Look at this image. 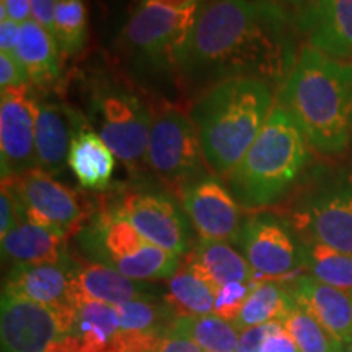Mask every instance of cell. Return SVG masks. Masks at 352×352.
<instances>
[{
    "label": "cell",
    "instance_id": "20",
    "mask_svg": "<svg viewBox=\"0 0 352 352\" xmlns=\"http://www.w3.org/2000/svg\"><path fill=\"white\" fill-rule=\"evenodd\" d=\"M300 23L315 50L334 59L352 57V0H314Z\"/></svg>",
    "mask_w": 352,
    "mask_h": 352
},
{
    "label": "cell",
    "instance_id": "42",
    "mask_svg": "<svg viewBox=\"0 0 352 352\" xmlns=\"http://www.w3.org/2000/svg\"><path fill=\"white\" fill-rule=\"evenodd\" d=\"M140 2H142V0H140ZM144 2H152L157 3V6L173 8V10H186V8L197 6L201 0H144Z\"/></svg>",
    "mask_w": 352,
    "mask_h": 352
},
{
    "label": "cell",
    "instance_id": "32",
    "mask_svg": "<svg viewBox=\"0 0 352 352\" xmlns=\"http://www.w3.org/2000/svg\"><path fill=\"white\" fill-rule=\"evenodd\" d=\"M300 352H342V342L329 334L300 307H294L283 321Z\"/></svg>",
    "mask_w": 352,
    "mask_h": 352
},
{
    "label": "cell",
    "instance_id": "41",
    "mask_svg": "<svg viewBox=\"0 0 352 352\" xmlns=\"http://www.w3.org/2000/svg\"><path fill=\"white\" fill-rule=\"evenodd\" d=\"M21 25L10 19L0 20V50L8 54H15L20 41Z\"/></svg>",
    "mask_w": 352,
    "mask_h": 352
},
{
    "label": "cell",
    "instance_id": "29",
    "mask_svg": "<svg viewBox=\"0 0 352 352\" xmlns=\"http://www.w3.org/2000/svg\"><path fill=\"white\" fill-rule=\"evenodd\" d=\"M303 267L320 283L342 290H352V254L320 243H305Z\"/></svg>",
    "mask_w": 352,
    "mask_h": 352
},
{
    "label": "cell",
    "instance_id": "1",
    "mask_svg": "<svg viewBox=\"0 0 352 352\" xmlns=\"http://www.w3.org/2000/svg\"><path fill=\"white\" fill-rule=\"evenodd\" d=\"M296 63L292 23L274 0H201L178 76L204 91L230 78L274 88Z\"/></svg>",
    "mask_w": 352,
    "mask_h": 352
},
{
    "label": "cell",
    "instance_id": "39",
    "mask_svg": "<svg viewBox=\"0 0 352 352\" xmlns=\"http://www.w3.org/2000/svg\"><path fill=\"white\" fill-rule=\"evenodd\" d=\"M57 0H32V15L33 20L47 30L52 34L54 32V16H56Z\"/></svg>",
    "mask_w": 352,
    "mask_h": 352
},
{
    "label": "cell",
    "instance_id": "15",
    "mask_svg": "<svg viewBox=\"0 0 352 352\" xmlns=\"http://www.w3.org/2000/svg\"><path fill=\"white\" fill-rule=\"evenodd\" d=\"M294 226L308 239L352 254V186L321 192L294 215Z\"/></svg>",
    "mask_w": 352,
    "mask_h": 352
},
{
    "label": "cell",
    "instance_id": "26",
    "mask_svg": "<svg viewBox=\"0 0 352 352\" xmlns=\"http://www.w3.org/2000/svg\"><path fill=\"white\" fill-rule=\"evenodd\" d=\"M294 307H296V302L290 296L287 283L284 280L277 283L270 279L256 280L241 308V314L232 324L239 331H243L246 328L259 327V324L272 323V321L283 323Z\"/></svg>",
    "mask_w": 352,
    "mask_h": 352
},
{
    "label": "cell",
    "instance_id": "24",
    "mask_svg": "<svg viewBox=\"0 0 352 352\" xmlns=\"http://www.w3.org/2000/svg\"><path fill=\"white\" fill-rule=\"evenodd\" d=\"M67 166L82 188L103 191L113 179L116 155L91 127H85L70 144Z\"/></svg>",
    "mask_w": 352,
    "mask_h": 352
},
{
    "label": "cell",
    "instance_id": "3",
    "mask_svg": "<svg viewBox=\"0 0 352 352\" xmlns=\"http://www.w3.org/2000/svg\"><path fill=\"white\" fill-rule=\"evenodd\" d=\"M272 87L256 78H230L204 91L191 109L204 162L214 173L239 165L271 116Z\"/></svg>",
    "mask_w": 352,
    "mask_h": 352
},
{
    "label": "cell",
    "instance_id": "14",
    "mask_svg": "<svg viewBox=\"0 0 352 352\" xmlns=\"http://www.w3.org/2000/svg\"><path fill=\"white\" fill-rule=\"evenodd\" d=\"M183 206L201 239L239 243L241 214L239 202L215 176H201L183 189Z\"/></svg>",
    "mask_w": 352,
    "mask_h": 352
},
{
    "label": "cell",
    "instance_id": "13",
    "mask_svg": "<svg viewBox=\"0 0 352 352\" xmlns=\"http://www.w3.org/2000/svg\"><path fill=\"white\" fill-rule=\"evenodd\" d=\"M63 334L59 308L41 305L2 290L0 342L2 352H47Z\"/></svg>",
    "mask_w": 352,
    "mask_h": 352
},
{
    "label": "cell",
    "instance_id": "9",
    "mask_svg": "<svg viewBox=\"0 0 352 352\" xmlns=\"http://www.w3.org/2000/svg\"><path fill=\"white\" fill-rule=\"evenodd\" d=\"M2 183H7L19 197L23 217L28 222L69 236L80 230L87 219L85 206L77 192L39 168L21 176L2 178Z\"/></svg>",
    "mask_w": 352,
    "mask_h": 352
},
{
    "label": "cell",
    "instance_id": "40",
    "mask_svg": "<svg viewBox=\"0 0 352 352\" xmlns=\"http://www.w3.org/2000/svg\"><path fill=\"white\" fill-rule=\"evenodd\" d=\"M259 352H300L292 336L285 331L284 324L272 336L267 338Z\"/></svg>",
    "mask_w": 352,
    "mask_h": 352
},
{
    "label": "cell",
    "instance_id": "30",
    "mask_svg": "<svg viewBox=\"0 0 352 352\" xmlns=\"http://www.w3.org/2000/svg\"><path fill=\"white\" fill-rule=\"evenodd\" d=\"M52 36L63 54H80L88 41V10L85 0H57Z\"/></svg>",
    "mask_w": 352,
    "mask_h": 352
},
{
    "label": "cell",
    "instance_id": "16",
    "mask_svg": "<svg viewBox=\"0 0 352 352\" xmlns=\"http://www.w3.org/2000/svg\"><path fill=\"white\" fill-rule=\"evenodd\" d=\"M91 127L87 116L67 104L43 101L36 118V168L56 176L67 165L70 144L78 131Z\"/></svg>",
    "mask_w": 352,
    "mask_h": 352
},
{
    "label": "cell",
    "instance_id": "38",
    "mask_svg": "<svg viewBox=\"0 0 352 352\" xmlns=\"http://www.w3.org/2000/svg\"><path fill=\"white\" fill-rule=\"evenodd\" d=\"M32 0H0V20L10 19L23 25L32 20Z\"/></svg>",
    "mask_w": 352,
    "mask_h": 352
},
{
    "label": "cell",
    "instance_id": "22",
    "mask_svg": "<svg viewBox=\"0 0 352 352\" xmlns=\"http://www.w3.org/2000/svg\"><path fill=\"white\" fill-rule=\"evenodd\" d=\"M186 264L214 289V292L232 283L252 284L258 280L243 254L226 241L201 239L186 258Z\"/></svg>",
    "mask_w": 352,
    "mask_h": 352
},
{
    "label": "cell",
    "instance_id": "37",
    "mask_svg": "<svg viewBox=\"0 0 352 352\" xmlns=\"http://www.w3.org/2000/svg\"><path fill=\"white\" fill-rule=\"evenodd\" d=\"M153 352H204L189 338L168 328Z\"/></svg>",
    "mask_w": 352,
    "mask_h": 352
},
{
    "label": "cell",
    "instance_id": "7",
    "mask_svg": "<svg viewBox=\"0 0 352 352\" xmlns=\"http://www.w3.org/2000/svg\"><path fill=\"white\" fill-rule=\"evenodd\" d=\"M87 120L116 158L129 170L147 164L153 116L132 91L113 83H98L88 100Z\"/></svg>",
    "mask_w": 352,
    "mask_h": 352
},
{
    "label": "cell",
    "instance_id": "2",
    "mask_svg": "<svg viewBox=\"0 0 352 352\" xmlns=\"http://www.w3.org/2000/svg\"><path fill=\"white\" fill-rule=\"evenodd\" d=\"M307 142L340 155L352 142V64L305 46L279 91Z\"/></svg>",
    "mask_w": 352,
    "mask_h": 352
},
{
    "label": "cell",
    "instance_id": "43",
    "mask_svg": "<svg viewBox=\"0 0 352 352\" xmlns=\"http://www.w3.org/2000/svg\"><path fill=\"white\" fill-rule=\"evenodd\" d=\"M103 2L107 3L108 7H111V8H122V7L131 6V3L134 2V0H103Z\"/></svg>",
    "mask_w": 352,
    "mask_h": 352
},
{
    "label": "cell",
    "instance_id": "5",
    "mask_svg": "<svg viewBox=\"0 0 352 352\" xmlns=\"http://www.w3.org/2000/svg\"><path fill=\"white\" fill-rule=\"evenodd\" d=\"M82 243L100 264L139 283L171 279L182 267L176 254L148 243L114 209L98 214L90 227L83 228Z\"/></svg>",
    "mask_w": 352,
    "mask_h": 352
},
{
    "label": "cell",
    "instance_id": "8",
    "mask_svg": "<svg viewBox=\"0 0 352 352\" xmlns=\"http://www.w3.org/2000/svg\"><path fill=\"white\" fill-rule=\"evenodd\" d=\"M199 134L191 116L176 108L153 114L147 147V165L166 186L183 189L204 176Z\"/></svg>",
    "mask_w": 352,
    "mask_h": 352
},
{
    "label": "cell",
    "instance_id": "35",
    "mask_svg": "<svg viewBox=\"0 0 352 352\" xmlns=\"http://www.w3.org/2000/svg\"><path fill=\"white\" fill-rule=\"evenodd\" d=\"M30 85L28 74L15 54L2 52L0 54V87L2 90Z\"/></svg>",
    "mask_w": 352,
    "mask_h": 352
},
{
    "label": "cell",
    "instance_id": "25",
    "mask_svg": "<svg viewBox=\"0 0 352 352\" xmlns=\"http://www.w3.org/2000/svg\"><path fill=\"white\" fill-rule=\"evenodd\" d=\"M15 56L33 85L47 87L59 80L60 63L56 39L33 19L21 25Z\"/></svg>",
    "mask_w": 352,
    "mask_h": 352
},
{
    "label": "cell",
    "instance_id": "45",
    "mask_svg": "<svg viewBox=\"0 0 352 352\" xmlns=\"http://www.w3.org/2000/svg\"><path fill=\"white\" fill-rule=\"evenodd\" d=\"M342 352H352V342H347V344H342Z\"/></svg>",
    "mask_w": 352,
    "mask_h": 352
},
{
    "label": "cell",
    "instance_id": "44",
    "mask_svg": "<svg viewBox=\"0 0 352 352\" xmlns=\"http://www.w3.org/2000/svg\"><path fill=\"white\" fill-rule=\"evenodd\" d=\"M276 2V0H274ZM283 2H287V3H290V6H294V7H303V10H305V8L310 6L311 2H314V0H283Z\"/></svg>",
    "mask_w": 352,
    "mask_h": 352
},
{
    "label": "cell",
    "instance_id": "23",
    "mask_svg": "<svg viewBox=\"0 0 352 352\" xmlns=\"http://www.w3.org/2000/svg\"><path fill=\"white\" fill-rule=\"evenodd\" d=\"M67 236L23 220L2 236V254L15 264H57L69 259Z\"/></svg>",
    "mask_w": 352,
    "mask_h": 352
},
{
    "label": "cell",
    "instance_id": "18",
    "mask_svg": "<svg viewBox=\"0 0 352 352\" xmlns=\"http://www.w3.org/2000/svg\"><path fill=\"white\" fill-rule=\"evenodd\" d=\"M120 331L116 307L101 302H74L69 328L47 352H113Z\"/></svg>",
    "mask_w": 352,
    "mask_h": 352
},
{
    "label": "cell",
    "instance_id": "31",
    "mask_svg": "<svg viewBox=\"0 0 352 352\" xmlns=\"http://www.w3.org/2000/svg\"><path fill=\"white\" fill-rule=\"evenodd\" d=\"M120 318V331L138 336H164L170 328L173 310L166 305L138 298L116 307Z\"/></svg>",
    "mask_w": 352,
    "mask_h": 352
},
{
    "label": "cell",
    "instance_id": "12",
    "mask_svg": "<svg viewBox=\"0 0 352 352\" xmlns=\"http://www.w3.org/2000/svg\"><path fill=\"white\" fill-rule=\"evenodd\" d=\"M148 243L182 256L188 252V222L168 195L151 191L127 192L114 208Z\"/></svg>",
    "mask_w": 352,
    "mask_h": 352
},
{
    "label": "cell",
    "instance_id": "4",
    "mask_svg": "<svg viewBox=\"0 0 352 352\" xmlns=\"http://www.w3.org/2000/svg\"><path fill=\"white\" fill-rule=\"evenodd\" d=\"M307 158L300 127L287 109L276 107L245 157L227 175L230 192L246 209L270 206L296 183Z\"/></svg>",
    "mask_w": 352,
    "mask_h": 352
},
{
    "label": "cell",
    "instance_id": "33",
    "mask_svg": "<svg viewBox=\"0 0 352 352\" xmlns=\"http://www.w3.org/2000/svg\"><path fill=\"white\" fill-rule=\"evenodd\" d=\"M253 285L254 283H232L219 287L215 290L214 315L233 323L241 314V308H243L246 298H248L250 292H252Z\"/></svg>",
    "mask_w": 352,
    "mask_h": 352
},
{
    "label": "cell",
    "instance_id": "27",
    "mask_svg": "<svg viewBox=\"0 0 352 352\" xmlns=\"http://www.w3.org/2000/svg\"><path fill=\"white\" fill-rule=\"evenodd\" d=\"M166 305L175 316H204L214 314L215 292L188 264L168 280Z\"/></svg>",
    "mask_w": 352,
    "mask_h": 352
},
{
    "label": "cell",
    "instance_id": "17",
    "mask_svg": "<svg viewBox=\"0 0 352 352\" xmlns=\"http://www.w3.org/2000/svg\"><path fill=\"white\" fill-rule=\"evenodd\" d=\"M294 302L315 318L334 340L352 342V290H342L320 283L314 276L289 280Z\"/></svg>",
    "mask_w": 352,
    "mask_h": 352
},
{
    "label": "cell",
    "instance_id": "6",
    "mask_svg": "<svg viewBox=\"0 0 352 352\" xmlns=\"http://www.w3.org/2000/svg\"><path fill=\"white\" fill-rule=\"evenodd\" d=\"M197 6L173 10L144 0L139 2L121 32L124 52L132 63L151 72L178 74L196 21Z\"/></svg>",
    "mask_w": 352,
    "mask_h": 352
},
{
    "label": "cell",
    "instance_id": "19",
    "mask_svg": "<svg viewBox=\"0 0 352 352\" xmlns=\"http://www.w3.org/2000/svg\"><path fill=\"white\" fill-rule=\"evenodd\" d=\"M76 266L70 258L57 264H15L3 290L41 305L60 308L72 303L70 290Z\"/></svg>",
    "mask_w": 352,
    "mask_h": 352
},
{
    "label": "cell",
    "instance_id": "34",
    "mask_svg": "<svg viewBox=\"0 0 352 352\" xmlns=\"http://www.w3.org/2000/svg\"><path fill=\"white\" fill-rule=\"evenodd\" d=\"M23 210L15 192L7 183H2V195H0V236L7 235L20 222H23Z\"/></svg>",
    "mask_w": 352,
    "mask_h": 352
},
{
    "label": "cell",
    "instance_id": "21",
    "mask_svg": "<svg viewBox=\"0 0 352 352\" xmlns=\"http://www.w3.org/2000/svg\"><path fill=\"white\" fill-rule=\"evenodd\" d=\"M145 285L129 279L120 271L100 263L76 266L72 274L70 302L90 300L118 307L142 298Z\"/></svg>",
    "mask_w": 352,
    "mask_h": 352
},
{
    "label": "cell",
    "instance_id": "28",
    "mask_svg": "<svg viewBox=\"0 0 352 352\" xmlns=\"http://www.w3.org/2000/svg\"><path fill=\"white\" fill-rule=\"evenodd\" d=\"M170 328L189 338L204 352H239V329L217 315L176 316Z\"/></svg>",
    "mask_w": 352,
    "mask_h": 352
},
{
    "label": "cell",
    "instance_id": "11",
    "mask_svg": "<svg viewBox=\"0 0 352 352\" xmlns=\"http://www.w3.org/2000/svg\"><path fill=\"white\" fill-rule=\"evenodd\" d=\"M38 101L28 85L2 90L0 96V158L2 178L36 168Z\"/></svg>",
    "mask_w": 352,
    "mask_h": 352
},
{
    "label": "cell",
    "instance_id": "10",
    "mask_svg": "<svg viewBox=\"0 0 352 352\" xmlns=\"http://www.w3.org/2000/svg\"><path fill=\"white\" fill-rule=\"evenodd\" d=\"M239 245L258 280H294L303 267V246H298L283 220L271 214H258L241 227Z\"/></svg>",
    "mask_w": 352,
    "mask_h": 352
},
{
    "label": "cell",
    "instance_id": "36",
    "mask_svg": "<svg viewBox=\"0 0 352 352\" xmlns=\"http://www.w3.org/2000/svg\"><path fill=\"white\" fill-rule=\"evenodd\" d=\"M283 327L279 321H272V323L259 324V327L246 328L240 333L239 338V352H259L264 341L272 336L277 329Z\"/></svg>",
    "mask_w": 352,
    "mask_h": 352
}]
</instances>
